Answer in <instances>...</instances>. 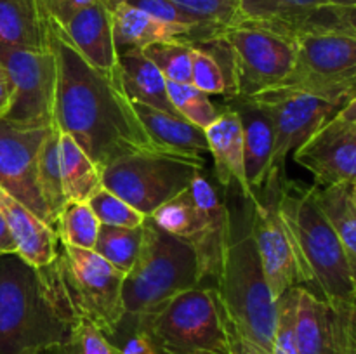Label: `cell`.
Here are the masks:
<instances>
[{"instance_id": "7", "label": "cell", "mask_w": 356, "mask_h": 354, "mask_svg": "<svg viewBox=\"0 0 356 354\" xmlns=\"http://www.w3.org/2000/svg\"><path fill=\"white\" fill-rule=\"evenodd\" d=\"M296 65L280 87L343 108L356 96V33L350 28L309 30L294 38Z\"/></svg>"}, {"instance_id": "24", "label": "cell", "mask_w": 356, "mask_h": 354, "mask_svg": "<svg viewBox=\"0 0 356 354\" xmlns=\"http://www.w3.org/2000/svg\"><path fill=\"white\" fill-rule=\"evenodd\" d=\"M117 54L122 89L131 103L146 104L174 117H181L169 99L165 76L143 54V51L129 49Z\"/></svg>"}, {"instance_id": "22", "label": "cell", "mask_w": 356, "mask_h": 354, "mask_svg": "<svg viewBox=\"0 0 356 354\" xmlns=\"http://www.w3.org/2000/svg\"><path fill=\"white\" fill-rule=\"evenodd\" d=\"M229 108L236 111L242 121L247 180L250 189L259 194L268 179L273 156V125L268 115L245 97H233Z\"/></svg>"}, {"instance_id": "27", "label": "cell", "mask_w": 356, "mask_h": 354, "mask_svg": "<svg viewBox=\"0 0 356 354\" xmlns=\"http://www.w3.org/2000/svg\"><path fill=\"white\" fill-rule=\"evenodd\" d=\"M316 200L337 233L341 245L350 259L356 278V203L350 184L315 186Z\"/></svg>"}, {"instance_id": "28", "label": "cell", "mask_w": 356, "mask_h": 354, "mask_svg": "<svg viewBox=\"0 0 356 354\" xmlns=\"http://www.w3.org/2000/svg\"><path fill=\"white\" fill-rule=\"evenodd\" d=\"M143 236H145L143 226L115 228V226L101 224L94 252L108 260L122 274H127L141 252Z\"/></svg>"}, {"instance_id": "16", "label": "cell", "mask_w": 356, "mask_h": 354, "mask_svg": "<svg viewBox=\"0 0 356 354\" xmlns=\"http://www.w3.org/2000/svg\"><path fill=\"white\" fill-rule=\"evenodd\" d=\"M294 160L313 174L315 186H355L356 124L336 115L296 149Z\"/></svg>"}, {"instance_id": "26", "label": "cell", "mask_w": 356, "mask_h": 354, "mask_svg": "<svg viewBox=\"0 0 356 354\" xmlns=\"http://www.w3.org/2000/svg\"><path fill=\"white\" fill-rule=\"evenodd\" d=\"M59 163L66 201H89L90 196L103 187L99 167L72 135L63 132L59 134Z\"/></svg>"}, {"instance_id": "11", "label": "cell", "mask_w": 356, "mask_h": 354, "mask_svg": "<svg viewBox=\"0 0 356 354\" xmlns=\"http://www.w3.org/2000/svg\"><path fill=\"white\" fill-rule=\"evenodd\" d=\"M245 99L259 106L273 125V156L263 189L270 196H275L285 180L284 170L287 156L301 148L330 118L336 117L341 108L320 97L285 87L264 90Z\"/></svg>"}, {"instance_id": "3", "label": "cell", "mask_w": 356, "mask_h": 354, "mask_svg": "<svg viewBox=\"0 0 356 354\" xmlns=\"http://www.w3.org/2000/svg\"><path fill=\"white\" fill-rule=\"evenodd\" d=\"M232 354H271L277 298L264 278L252 236L232 239L214 285Z\"/></svg>"}, {"instance_id": "19", "label": "cell", "mask_w": 356, "mask_h": 354, "mask_svg": "<svg viewBox=\"0 0 356 354\" xmlns=\"http://www.w3.org/2000/svg\"><path fill=\"white\" fill-rule=\"evenodd\" d=\"M209 151L214 160L216 174L222 186L236 184L243 198L256 203L259 198L250 189L245 174V153H243V130L240 117L235 110L228 108L205 128Z\"/></svg>"}, {"instance_id": "30", "label": "cell", "mask_w": 356, "mask_h": 354, "mask_svg": "<svg viewBox=\"0 0 356 354\" xmlns=\"http://www.w3.org/2000/svg\"><path fill=\"white\" fill-rule=\"evenodd\" d=\"M99 228L101 222L87 201H66L54 224L59 243L86 250H94Z\"/></svg>"}, {"instance_id": "15", "label": "cell", "mask_w": 356, "mask_h": 354, "mask_svg": "<svg viewBox=\"0 0 356 354\" xmlns=\"http://www.w3.org/2000/svg\"><path fill=\"white\" fill-rule=\"evenodd\" d=\"M296 342L299 354H351L356 346L353 302H332L298 288Z\"/></svg>"}, {"instance_id": "1", "label": "cell", "mask_w": 356, "mask_h": 354, "mask_svg": "<svg viewBox=\"0 0 356 354\" xmlns=\"http://www.w3.org/2000/svg\"><path fill=\"white\" fill-rule=\"evenodd\" d=\"M49 49L56 59L52 124L63 134L72 135L99 170L122 156L159 151L120 80L94 69L52 19H49Z\"/></svg>"}, {"instance_id": "33", "label": "cell", "mask_w": 356, "mask_h": 354, "mask_svg": "<svg viewBox=\"0 0 356 354\" xmlns=\"http://www.w3.org/2000/svg\"><path fill=\"white\" fill-rule=\"evenodd\" d=\"M191 85L207 96H222L228 92V73L219 59L207 49L191 44Z\"/></svg>"}, {"instance_id": "23", "label": "cell", "mask_w": 356, "mask_h": 354, "mask_svg": "<svg viewBox=\"0 0 356 354\" xmlns=\"http://www.w3.org/2000/svg\"><path fill=\"white\" fill-rule=\"evenodd\" d=\"M111 24H113V40L117 52L129 51V49L143 51L156 42L169 40L195 44V33L191 30L163 23L129 2L111 10Z\"/></svg>"}, {"instance_id": "9", "label": "cell", "mask_w": 356, "mask_h": 354, "mask_svg": "<svg viewBox=\"0 0 356 354\" xmlns=\"http://www.w3.org/2000/svg\"><path fill=\"white\" fill-rule=\"evenodd\" d=\"M205 163L160 151L122 156L101 169L103 187L149 217L160 205L186 189Z\"/></svg>"}, {"instance_id": "44", "label": "cell", "mask_w": 356, "mask_h": 354, "mask_svg": "<svg viewBox=\"0 0 356 354\" xmlns=\"http://www.w3.org/2000/svg\"><path fill=\"white\" fill-rule=\"evenodd\" d=\"M101 3H103L104 7H106L108 10H113V9H117L118 6H122V3H125V2H129V0H99Z\"/></svg>"}, {"instance_id": "17", "label": "cell", "mask_w": 356, "mask_h": 354, "mask_svg": "<svg viewBox=\"0 0 356 354\" xmlns=\"http://www.w3.org/2000/svg\"><path fill=\"white\" fill-rule=\"evenodd\" d=\"M329 2L330 0H240V19L256 21L278 33L296 38L305 31L339 24L336 7L329 6Z\"/></svg>"}, {"instance_id": "42", "label": "cell", "mask_w": 356, "mask_h": 354, "mask_svg": "<svg viewBox=\"0 0 356 354\" xmlns=\"http://www.w3.org/2000/svg\"><path fill=\"white\" fill-rule=\"evenodd\" d=\"M337 115H339L341 118H344V120L351 121V124H356V96L353 99L348 101V103L337 111Z\"/></svg>"}, {"instance_id": "25", "label": "cell", "mask_w": 356, "mask_h": 354, "mask_svg": "<svg viewBox=\"0 0 356 354\" xmlns=\"http://www.w3.org/2000/svg\"><path fill=\"white\" fill-rule=\"evenodd\" d=\"M0 45L49 49V16L40 0H0Z\"/></svg>"}, {"instance_id": "31", "label": "cell", "mask_w": 356, "mask_h": 354, "mask_svg": "<svg viewBox=\"0 0 356 354\" xmlns=\"http://www.w3.org/2000/svg\"><path fill=\"white\" fill-rule=\"evenodd\" d=\"M143 54L160 69L167 82L191 83V44L181 40L156 42Z\"/></svg>"}, {"instance_id": "13", "label": "cell", "mask_w": 356, "mask_h": 354, "mask_svg": "<svg viewBox=\"0 0 356 354\" xmlns=\"http://www.w3.org/2000/svg\"><path fill=\"white\" fill-rule=\"evenodd\" d=\"M51 127L0 120V189L54 228L38 189V153Z\"/></svg>"}, {"instance_id": "21", "label": "cell", "mask_w": 356, "mask_h": 354, "mask_svg": "<svg viewBox=\"0 0 356 354\" xmlns=\"http://www.w3.org/2000/svg\"><path fill=\"white\" fill-rule=\"evenodd\" d=\"M0 212L16 243V253L35 267L49 266L58 255L59 238L56 229L37 214L0 189Z\"/></svg>"}, {"instance_id": "35", "label": "cell", "mask_w": 356, "mask_h": 354, "mask_svg": "<svg viewBox=\"0 0 356 354\" xmlns=\"http://www.w3.org/2000/svg\"><path fill=\"white\" fill-rule=\"evenodd\" d=\"M92 208L97 221L104 226H115V228H138L145 222V215L132 208L127 201L122 200L115 193H111L106 187H101L99 191L90 196L87 201Z\"/></svg>"}, {"instance_id": "2", "label": "cell", "mask_w": 356, "mask_h": 354, "mask_svg": "<svg viewBox=\"0 0 356 354\" xmlns=\"http://www.w3.org/2000/svg\"><path fill=\"white\" fill-rule=\"evenodd\" d=\"M79 319L58 260L35 267L17 253L0 255V354L42 353L63 344Z\"/></svg>"}, {"instance_id": "5", "label": "cell", "mask_w": 356, "mask_h": 354, "mask_svg": "<svg viewBox=\"0 0 356 354\" xmlns=\"http://www.w3.org/2000/svg\"><path fill=\"white\" fill-rule=\"evenodd\" d=\"M143 229L141 252L122 285L129 319L153 314L176 295L200 287L198 257L191 243L160 229L152 217L145 219Z\"/></svg>"}, {"instance_id": "39", "label": "cell", "mask_w": 356, "mask_h": 354, "mask_svg": "<svg viewBox=\"0 0 356 354\" xmlns=\"http://www.w3.org/2000/svg\"><path fill=\"white\" fill-rule=\"evenodd\" d=\"M96 2H99V0H40L42 9L45 10L49 19L56 21L59 26L72 19L79 10L86 9Z\"/></svg>"}, {"instance_id": "43", "label": "cell", "mask_w": 356, "mask_h": 354, "mask_svg": "<svg viewBox=\"0 0 356 354\" xmlns=\"http://www.w3.org/2000/svg\"><path fill=\"white\" fill-rule=\"evenodd\" d=\"M339 12L348 28L356 33V7H339Z\"/></svg>"}, {"instance_id": "14", "label": "cell", "mask_w": 356, "mask_h": 354, "mask_svg": "<svg viewBox=\"0 0 356 354\" xmlns=\"http://www.w3.org/2000/svg\"><path fill=\"white\" fill-rule=\"evenodd\" d=\"M250 236L256 243L264 278L275 298L294 287H306L316 292L312 273L301 259L287 226L282 221L275 200L266 203L259 198L254 203Z\"/></svg>"}, {"instance_id": "20", "label": "cell", "mask_w": 356, "mask_h": 354, "mask_svg": "<svg viewBox=\"0 0 356 354\" xmlns=\"http://www.w3.org/2000/svg\"><path fill=\"white\" fill-rule=\"evenodd\" d=\"M143 128L160 153L195 160L207 165L209 142L204 128L197 127L183 117L160 111L146 104L132 103Z\"/></svg>"}, {"instance_id": "34", "label": "cell", "mask_w": 356, "mask_h": 354, "mask_svg": "<svg viewBox=\"0 0 356 354\" xmlns=\"http://www.w3.org/2000/svg\"><path fill=\"white\" fill-rule=\"evenodd\" d=\"M42 354H120L106 335L87 319H79L63 344L42 351Z\"/></svg>"}, {"instance_id": "38", "label": "cell", "mask_w": 356, "mask_h": 354, "mask_svg": "<svg viewBox=\"0 0 356 354\" xmlns=\"http://www.w3.org/2000/svg\"><path fill=\"white\" fill-rule=\"evenodd\" d=\"M120 354H160L152 340L141 332L134 328L131 323L122 319L120 326L111 337H108Z\"/></svg>"}, {"instance_id": "48", "label": "cell", "mask_w": 356, "mask_h": 354, "mask_svg": "<svg viewBox=\"0 0 356 354\" xmlns=\"http://www.w3.org/2000/svg\"><path fill=\"white\" fill-rule=\"evenodd\" d=\"M211 354H232L229 351H226V353H211Z\"/></svg>"}, {"instance_id": "46", "label": "cell", "mask_w": 356, "mask_h": 354, "mask_svg": "<svg viewBox=\"0 0 356 354\" xmlns=\"http://www.w3.org/2000/svg\"><path fill=\"white\" fill-rule=\"evenodd\" d=\"M351 193H353V200L356 203V184H355V186H351Z\"/></svg>"}, {"instance_id": "37", "label": "cell", "mask_w": 356, "mask_h": 354, "mask_svg": "<svg viewBox=\"0 0 356 354\" xmlns=\"http://www.w3.org/2000/svg\"><path fill=\"white\" fill-rule=\"evenodd\" d=\"M298 288H291L277 298V325H275L271 354H299L298 342H296Z\"/></svg>"}, {"instance_id": "49", "label": "cell", "mask_w": 356, "mask_h": 354, "mask_svg": "<svg viewBox=\"0 0 356 354\" xmlns=\"http://www.w3.org/2000/svg\"><path fill=\"white\" fill-rule=\"evenodd\" d=\"M351 354H356V346H355V349H353V353H351Z\"/></svg>"}, {"instance_id": "4", "label": "cell", "mask_w": 356, "mask_h": 354, "mask_svg": "<svg viewBox=\"0 0 356 354\" xmlns=\"http://www.w3.org/2000/svg\"><path fill=\"white\" fill-rule=\"evenodd\" d=\"M275 205L312 273L316 294L332 302H353V267L337 233L320 208L315 186L285 179L275 194Z\"/></svg>"}, {"instance_id": "45", "label": "cell", "mask_w": 356, "mask_h": 354, "mask_svg": "<svg viewBox=\"0 0 356 354\" xmlns=\"http://www.w3.org/2000/svg\"><path fill=\"white\" fill-rule=\"evenodd\" d=\"M329 6H334V7H356V0H330Z\"/></svg>"}, {"instance_id": "8", "label": "cell", "mask_w": 356, "mask_h": 354, "mask_svg": "<svg viewBox=\"0 0 356 354\" xmlns=\"http://www.w3.org/2000/svg\"><path fill=\"white\" fill-rule=\"evenodd\" d=\"M218 37L228 49L232 97H250L277 89L294 69L298 56L294 38L256 21L240 19L219 30Z\"/></svg>"}, {"instance_id": "10", "label": "cell", "mask_w": 356, "mask_h": 354, "mask_svg": "<svg viewBox=\"0 0 356 354\" xmlns=\"http://www.w3.org/2000/svg\"><path fill=\"white\" fill-rule=\"evenodd\" d=\"M58 266L70 302L80 319L96 325L111 337L125 318L122 285L124 276L94 250L59 243Z\"/></svg>"}, {"instance_id": "32", "label": "cell", "mask_w": 356, "mask_h": 354, "mask_svg": "<svg viewBox=\"0 0 356 354\" xmlns=\"http://www.w3.org/2000/svg\"><path fill=\"white\" fill-rule=\"evenodd\" d=\"M167 92L172 103L174 110L193 125L200 128H207L221 111L209 99L207 94L198 90L191 83H174L167 82Z\"/></svg>"}, {"instance_id": "40", "label": "cell", "mask_w": 356, "mask_h": 354, "mask_svg": "<svg viewBox=\"0 0 356 354\" xmlns=\"http://www.w3.org/2000/svg\"><path fill=\"white\" fill-rule=\"evenodd\" d=\"M10 104H13V83H10L6 69L0 65V120L10 110Z\"/></svg>"}, {"instance_id": "50", "label": "cell", "mask_w": 356, "mask_h": 354, "mask_svg": "<svg viewBox=\"0 0 356 354\" xmlns=\"http://www.w3.org/2000/svg\"><path fill=\"white\" fill-rule=\"evenodd\" d=\"M28 354H42V353H28Z\"/></svg>"}, {"instance_id": "41", "label": "cell", "mask_w": 356, "mask_h": 354, "mask_svg": "<svg viewBox=\"0 0 356 354\" xmlns=\"http://www.w3.org/2000/svg\"><path fill=\"white\" fill-rule=\"evenodd\" d=\"M7 253H16V243H14L9 226L0 212V255H7Z\"/></svg>"}, {"instance_id": "18", "label": "cell", "mask_w": 356, "mask_h": 354, "mask_svg": "<svg viewBox=\"0 0 356 354\" xmlns=\"http://www.w3.org/2000/svg\"><path fill=\"white\" fill-rule=\"evenodd\" d=\"M61 28L73 47L94 69L113 80H120L111 12L103 3L96 2L79 10Z\"/></svg>"}, {"instance_id": "47", "label": "cell", "mask_w": 356, "mask_h": 354, "mask_svg": "<svg viewBox=\"0 0 356 354\" xmlns=\"http://www.w3.org/2000/svg\"><path fill=\"white\" fill-rule=\"evenodd\" d=\"M353 307H355V312H356V294H355V298H353Z\"/></svg>"}, {"instance_id": "29", "label": "cell", "mask_w": 356, "mask_h": 354, "mask_svg": "<svg viewBox=\"0 0 356 354\" xmlns=\"http://www.w3.org/2000/svg\"><path fill=\"white\" fill-rule=\"evenodd\" d=\"M59 134H61L59 128L52 124L38 153V189L54 224L58 214L66 203L61 183V163H59Z\"/></svg>"}, {"instance_id": "6", "label": "cell", "mask_w": 356, "mask_h": 354, "mask_svg": "<svg viewBox=\"0 0 356 354\" xmlns=\"http://www.w3.org/2000/svg\"><path fill=\"white\" fill-rule=\"evenodd\" d=\"M124 321L141 330L160 354L229 351L214 288L195 287L170 298L153 314Z\"/></svg>"}, {"instance_id": "36", "label": "cell", "mask_w": 356, "mask_h": 354, "mask_svg": "<svg viewBox=\"0 0 356 354\" xmlns=\"http://www.w3.org/2000/svg\"><path fill=\"white\" fill-rule=\"evenodd\" d=\"M200 23L222 30L240 19V0H169Z\"/></svg>"}, {"instance_id": "12", "label": "cell", "mask_w": 356, "mask_h": 354, "mask_svg": "<svg viewBox=\"0 0 356 354\" xmlns=\"http://www.w3.org/2000/svg\"><path fill=\"white\" fill-rule=\"evenodd\" d=\"M0 65L13 83V104L3 118L30 127L52 125L56 96V59L51 49L0 45Z\"/></svg>"}]
</instances>
